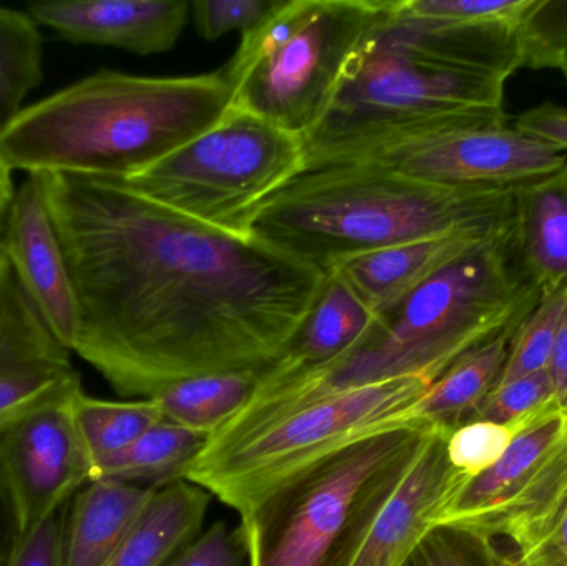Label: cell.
<instances>
[{"instance_id":"obj_22","label":"cell","mask_w":567,"mask_h":566,"mask_svg":"<svg viewBox=\"0 0 567 566\" xmlns=\"http://www.w3.org/2000/svg\"><path fill=\"white\" fill-rule=\"evenodd\" d=\"M513 335L515 331L505 332L462 356L430 385L409 418L446 431L468 422L495 389Z\"/></svg>"},{"instance_id":"obj_12","label":"cell","mask_w":567,"mask_h":566,"mask_svg":"<svg viewBox=\"0 0 567 566\" xmlns=\"http://www.w3.org/2000/svg\"><path fill=\"white\" fill-rule=\"evenodd\" d=\"M55 395L0 428V477L22 537L62 511L92 482V461L73 418V395Z\"/></svg>"},{"instance_id":"obj_2","label":"cell","mask_w":567,"mask_h":566,"mask_svg":"<svg viewBox=\"0 0 567 566\" xmlns=\"http://www.w3.org/2000/svg\"><path fill=\"white\" fill-rule=\"evenodd\" d=\"M542 295L523 261L513 223L380 312L342 361L258 392L229 425L248 428L297 405L375 382L419 378L433 384L466 352L516 331Z\"/></svg>"},{"instance_id":"obj_32","label":"cell","mask_w":567,"mask_h":566,"mask_svg":"<svg viewBox=\"0 0 567 566\" xmlns=\"http://www.w3.org/2000/svg\"><path fill=\"white\" fill-rule=\"evenodd\" d=\"M413 16L458 23L522 25L538 0H403Z\"/></svg>"},{"instance_id":"obj_6","label":"cell","mask_w":567,"mask_h":566,"mask_svg":"<svg viewBox=\"0 0 567 566\" xmlns=\"http://www.w3.org/2000/svg\"><path fill=\"white\" fill-rule=\"evenodd\" d=\"M435 425L405 419L300 465L241 517L251 566H350Z\"/></svg>"},{"instance_id":"obj_31","label":"cell","mask_w":567,"mask_h":566,"mask_svg":"<svg viewBox=\"0 0 567 566\" xmlns=\"http://www.w3.org/2000/svg\"><path fill=\"white\" fill-rule=\"evenodd\" d=\"M515 435L512 429L496 422H465L449 432L446 454L456 471L475 478L506 454Z\"/></svg>"},{"instance_id":"obj_39","label":"cell","mask_w":567,"mask_h":566,"mask_svg":"<svg viewBox=\"0 0 567 566\" xmlns=\"http://www.w3.org/2000/svg\"><path fill=\"white\" fill-rule=\"evenodd\" d=\"M548 375L559 411L567 412V305L549 358Z\"/></svg>"},{"instance_id":"obj_18","label":"cell","mask_w":567,"mask_h":566,"mask_svg":"<svg viewBox=\"0 0 567 566\" xmlns=\"http://www.w3.org/2000/svg\"><path fill=\"white\" fill-rule=\"evenodd\" d=\"M375 319V312L339 276L327 272L312 308L282 358L262 375L258 392L282 388L342 361L365 338Z\"/></svg>"},{"instance_id":"obj_19","label":"cell","mask_w":567,"mask_h":566,"mask_svg":"<svg viewBox=\"0 0 567 566\" xmlns=\"http://www.w3.org/2000/svg\"><path fill=\"white\" fill-rule=\"evenodd\" d=\"M156 488L116 481H93L66 505L63 566H110Z\"/></svg>"},{"instance_id":"obj_27","label":"cell","mask_w":567,"mask_h":566,"mask_svg":"<svg viewBox=\"0 0 567 566\" xmlns=\"http://www.w3.org/2000/svg\"><path fill=\"white\" fill-rule=\"evenodd\" d=\"M567 305V288L543 289L536 308L523 319L509 342L498 385L548 371L553 346Z\"/></svg>"},{"instance_id":"obj_5","label":"cell","mask_w":567,"mask_h":566,"mask_svg":"<svg viewBox=\"0 0 567 566\" xmlns=\"http://www.w3.org/2000/svg\"><path fill=\"white\" fill-rule=\"evenodd\" d=\"M513 186H440L370 165L302 169L256 213L249 235L326 275L340 259L416 239L498 231Z\"/></svg>"},{"instance_id":"obj_37","label":"cell","mask_w":567,"mask_h":566,"mask_svg":"<svg viewBox=\"0 0 567 566\" xmlns=\"http://www.w3.org/2000/svg\"><path fill=\"white\" fill-rule=\"evenodd\" d=\"M513 126L525 135L533 136L567 155V109L545 102L535 109L519 113Z\"/></svg>"},{"instance_id":"obj_23","label":"cell","mask_w":567,"mask_h":566,"mask_svg":"<svg viewBox=\"0 0 567 566\" xmlns=\"http://www.w3.org/2000/svg\"><path fill=\"white\" fill-rule=\"evenodd\" d=\"M209 439L163 419L125 451L96 464L92 482L116 481L162 488L186 481Z\"/></svg>"},{"instance_id":"obj_20","label":"cell","mask_w":567,"mask_h":566,"mask_svg":"<svg viewBox=\"0 0 567 566\" xmlns=\"http://www.w3.org/2000/svg\"><path fill=\"white\" fill-rule=\"evenodd\" d=\"M213 495L189 481L156 488L110 566H166L203 534Z\"/></svg>"},{"instance_id":"obj_13","label":"cell","mask_w":567,"mask_h":566,"mask_svg":"<svg viewBox=\"0 0 567 566\" xmlns=\"http://www.w3.org/2000/svg\"><path fill=\"white\" fill-rule=\"evenodd\" d=\"M0 253L50 331L73 352L79 302L39 175H27L0 223Z\"/></svg>"},{"instance_id":"obj_25","label":"cell","mask_w":567,"mask_h":566,"mask_svg":"<svg viewBox=\"0 0 567 566\" xmlns=\"http://www.w3.org/2000/svg\"><path fill=\"white\" fill-rule=\"evenodd\" d=\"M72 408L80 439L93 469L105 459L125 451L163 421L153 399L106 401L90 398L80 389L73 395Z\"/></svg>"},{"instance_id":"obj_3","label":"cell","mask_w":567,"mask_h":566,"mask_svg":"<svg viewBox=\"0 0 567 566\" xmlns=\"http://www.w3.org/2000/svg\"><path fill=\"white\" fill-rule=\"evenodd\" d=\"M519 27L426 19L403 0H383L329 113L303 143L455 116L508 119L506 82L522 69Z\"/></svg>"},{"instance_id":"obj_11","label":"cell","mask_w":567,"mask_h":566,"mask_svg":"<svg viewBox=\"0 0 567 566\" xmlns=\"http://www.w3.org/2000/svg\"><path fill=\"white\" fill-rule=\"evenodd\" d=\"M567 491V412L513 439L506 454L468 481L440 524H456L513 545L528 535Z\"/></svg>"},{"instance_id":"obj_30","label":"cell","mask_w":567,"mask_h":566,"mask_svg":"<svg viewBox=\"0 0 567 566\" xmlns=\"http://www.w3.org/2000/svg\"><path fill=\"white\" fill-rule=\"evenodd\" d=\"M522 66L567 76V0H538L519 27Z\"/></svg>"},{"instance_id":"obj_4","label":"cell","mask_w":567,"mask_h":566,"mask_svg":"<svg viewBox=\"0 0 567 566\" xmlns=\"http://www.w3.org/2000/svg\"><path fill=\"white\" fill-rule=\"evenodd\" d=\"M233 105L225 70L142 76L99 70L25 106L0 132L12 172L128 178L221 122Z\"/></svg>"},{"instance_id":"obj_8","label":"cell","mask_w":567,"mask_h":566,"mask_svg":"<svg viewBox=\"0 0 567 566\" xmlns=\"http://www.w3.org/2000/svg\"><path fill=\"white\" fill-rule=\"evenodd\" d=\"M430 385L419 378L375 382L297 405L248 428L221 429L209 439L186 481L243 514L300 465L410 419Z\"/></svg>"},{"instance_id":"obj_15","label":"cell","mask_w":567,"mask_h":566,"mask_svg":"<svg viewBox=\"0 0 567 566\" xmlns=\"http://www.w3.org/2000/svg\"><path fill=\"white\" fill-rule=\"evenodd\" d=\"M189 9L188 0H50L25 10L66 42L150 55L176 45Z\"/></svg>"},{"instance_id":"obj_1","label":"cell","mask_w":567,"mask_h":566,"mask_svg":"<svg viewBox=\"0 0 567 566\" xmlns=\"http://www.w3.org/2000/svg\"><path fill=\"white\" fill-rule=\"evenodd\" d=\"M79 302L73 352L122 398L265 375L322 288L320 269L186 218L118 178L39 173Z\"/></svg>"},{"instance_id":"obj_24","label":"cell","mask_w":567,"mask_h":566,"mask_svg":"<svg viewBox=\"0 0 567 566\" xmlns=\"http://www.w3.org/2000/svg\"><path fill=\"white\" fill-rule=\"evenodd\" d=\"M262 374L225 372L186 379L153 395L163 419L213 438L255 399Z\"/></svg>"},{"instance_id":"obj_36","label":"cell","mask_w":567,"mask_h":566,"mask_svg":"<svg viewBox=\"0 0 567 566\" xmlns=\"http://www.w3.org/2000/svg\"><path fill=\"white\" fill-rule=\"evenodd\" d=\"M66 507L23 535L9 566H63L62 534Z\"/></svg>"},{"instance_id":"obj_7","label":"cell","mask_w":567,"mask_h":566,"mask_svg":"<svg viewBox=\"0 0 567 566\" xmlns=\"http://www.w3.org/2000/svg\"><path fill=\"white\" fill-rule=\"evenodd\" d=\"M383 0H282L225 66L233 109L306 140L379 20Z\"/></svg>"},{"instance_id":"obj_29","label":"cell","mask_w":567,"mask_h":566,"mask_svg":"<svg viewBox=\"0 0 567 566\" xmlns=\"http://www.w3.org/2000/svg\"><path fill=\"white\" fill-rule=\"evenodd\" d=\"M402 566H512L495 538L456 524L426 532Z\"/></svg>"},{"instance_id":"obj_26","label":"cell","mask_w":567,"mask_h":566,"mask_svg":"<svg viewBox=\"0 0 567 566\" xmlns=\"http://www.w3.org/2000/svg\"><path fill=\"white\" fill-rule=\"evenodd\" d=\"M43 80V39L27 10L0 6V132Z\"/></svg>"},{"instance_id":"obj_16","label":"cell","mask_w":567,"mask_h":566,"mask_svg":"<svg viewBox=\"0 0 567 566\" xmlns=\"http://www.w3.org/2000/svg\"><path fill=\"white\" fill-rule=\"evenodd\" d=\"M449 432L435 429L419 461L380 512L350 566H402L472 481L450 462L446 454Z\"/></svg>"},{"instance_id":"obj_10","label":"cell","mask_w":567,"mask_h":566,"mask_svg":"<svg viewBox=\"0 0 567 566\" xmlns=\"http://www.w3.org/2000/svg\"><path fill=\"white\" fill-rule=\"evenodd\" d=\"M566 153L518 132L508 119L455 116L303 143V169L370 165L440 186H516L565 168Z\"/></svg>"},{"instance_id":"obj_14","label":"cell","mask_w":567,"mask_h":566,"mask_svg":"<svg viewBox=\"0 0 567 566\" xmlns=\"http://www.w3.org/2000/svg\"><path fill=\"white\" fill-rule=\"evenodd\" d=\"M70 354L0 253V428L55 395L82 388Z\"/></svg>"},{"instance_id":"obj_35","label":"cell","mask_w":567,"mask_h":566,"mask_svg":"<svg viewBox=\"0 0 567 566\" xmlns=\"http://www.w3.org/2000/svg\"><path fill=\"white\" fill-rule=\"evenodd\" d=\"M166 566H251L245 531L215 522Z\"/></svg>"},{"instance_id":"obj_28","label":"cell","mask_w":567,"mask_h":566,"mask_svg":"<svg viewBox=\"0 0 567 566\" xmlns=\"http://www.w3.org/2000/svg\"><path fill=\"white\" fill-rule=\"evenodd\" d=\"M558 412L563 411L556 405L551 379L545 371L493 389L470 421L496 422L519 434Z\"/></svg>"},{"instance_id":"obj_34","label":"cell","mask_w":567,"mask_h":566,"mask_svg":"<svg viewBox=\"0 0 567 566\" xmlns=\"http://www.w3.org/2000/svg\"><path fill=\"white\" fill-rule=\"evenodd\" d=\"M508 557L512 566H567V491Z\"/></svg>"},{"instance_id":"obj_40","label":"cell","mask_w":567,"mask_h":566,"mask_svg":"<svg viewBox=\"0 0 567 566\" xmlns=\"http://www.w3.org/2000/svg\"><path fill=\"white\" fill-rule=\"evenodd\" d=\"M12 173V169L7 166V163L0 156V223H2L10 203H12L13 193L17 188V186H13Z\"/></svg>"},{"instance_id":"obj_38","label":"cell","mask_w":567,"mask_h":566,"mask_svg":"<svg viewBox=\"0 0 567 566\" xmlns=\"http://www.w3.org/2000/svg\"><path fill=\"white\" fill-rule=\"evenodd\" d=\"M22 541L19 515L12 497L0 477V566H9Z\"/></svg>"},{"instance_id":"obj_33","label":"cell","mask_w":567,"mask_h":566,"mask_svg":"<svg viewBox=\"0 0 567 566\" xmlns=\"http://www.w3.org/2000/svg\"><path fill=\"white\" fill-rule=\"evenodd\" d=\"M281 3L282 0H196L192 10L199 35L216 40L235 30L245 35Z\"/></svg>"},{"instance_id":"obj_9","label":"cell","mask_w":567,"mask_h":566,"mask_svg":"<svg viewBox=\"0 0 567 566\" xmlns=\"http://www.w3.org/2000/svg\"><path fill=\"white\" fill-rule=\"evenodd\" d=\"M302 169L300 136L231 106L208 132L122 182L186 218L249 235L256 213Z\"/></svg>"},{"instance_id":"obj_17","label":"cell","mask_w":567,"mask_h":566,"mask_svg":"<svg viewBox=\"0 0 567 566\" xmlns=\"http://www.w3.org/2000/svg\"><path fill=\"white\" fill-rule=\"evenodd\" d=\"M506 228L498 231L453 233L402 243L340 259L327 272L339 276L379 316L409 298L450 263L468 255Z\"/></svg>"},{"instance_id":"obj_21","label":"cell","mask_w":567,"mask_h":566,"mask_svg":"<svg viewBox=\"0 0 567 566\" xmlns=\"http://www.w3.org/2000/svg\"><path fill=\"white\" fill-rule=\"evenodd\" d=\"M519 253L539 288H567V163L513 186Z\"/></svg>"}]
</instances>
